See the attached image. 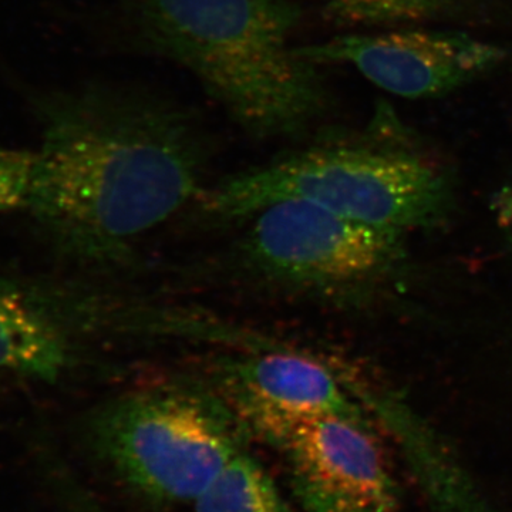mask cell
I'll return each instance as SVG.
<instances>
[{"label": "cell", "mask_w": 512, "mask_h": 512, "mask_svg": "<svg viewBox=\"0 0 512 512\" xmlns=\"http://www.w3.org/2000/svg\"><path fill=\"white\" fill-rule=\"evenodd\" d=\"M35 107L42 146L26 212L60 261L126 264L208 187L204 141L167 104L89 89L43 96Z\"/></svg>", "instance_id": "1"}, {"label": "cell", "mask_w": 512, "mask_h": 512, "mask_svg": "<svg viewBox=\"0 0 512 512\" xmlns=\"http://www.w3.org/2000/svg\"><path fill=\"white\" fill-rule=\"evenodd\" d=\"M141 28L161 53L201 80L259 136L295 133L323 106L313 63L292 46V0H136Z\"/></svg>", "instance_id": "2"}, {"label": "cell", "mask_w": 512, "mask_h": 512, "mask_svg": "<svg viewBox=\"0 0 512 512\" xmlns=\"http://www.w3.org/2000/svg\"><path fill=\"white\" fill-rule=\"evenodd\" d=\"M281 201H305L369 227H434L453 204L450 183L420 158L365 147L301 151L208 185L195 202L211 224H241Z\"/></svg>", "instance_id": "3"}, {"label": "cell", "mask_w": 512, "mask_h": 512, "mask_svg": "<svg viewBox=\"0 0 512 512\" xmlns=\"http://www.w3.org/2000/svg\"><path fill=\"white\" fill-rule=\"evenodd\" d=\"M93 456L160 504H194L248 433L214 387L171 382L107 400L83 421Z\"/></svg>", "instance_id": "4"}, {"label": "cell", "mask_w": 512, "mask_h": 512, "mask_svg": "<svg viewBox=\"0 0 512 512\" xmlns=\"http://www.w3.org/2000/svg\"><path fill=\"white\" fill-rule=\"evenodd\" d=\"M239 268L286 292L323 293L362 284L394 261L399 232L369 227L305 201H281L247 220Z\"/></svg>", "instance_id": "5"}, {"label": "cell", "mask_w": 512, "mask_h": 512, "mask_svg": "<svg viewBox=\"0 0 512 512\" xmlns=\"http://www.w3.org/2000/svg\"><path fill=\"white\" fill-rule=\"evenodd\" d=\"M211 386L248 436L278 448L296 427L323 416L365 420L328 367L302 353L262 352L224 357Z\"/></svg>", "instance_id": "6"}, {"label": "cell", "mask_w": 512, "mask_h": 512, "mask_svg": "<svg viewBox=\"0 0 512 512\" xmlns=\"http://www.w3.org/2000/svg\"><path fill=\"white\" fill-rule=\"evenodd\" d=\"M312 63H345L386 92L426 99L453 92L503 62L501 47L464 33L406 30L298 47Z\"/></svg>", "instance_id": "7"}, {"label": "cell", "mask_w": 512, "mask_h": 512, "mask_svg": "<svg viewBox=\"0 0 512 512\" xmlns=\"http://www.w3.org/2000/svg\"><path fill=\"white\" fill-rule=\"evenodd\" d=\"M278 448L306 511L396 510V484L366 420L318 417L296 427Z\"/></svg>", "instance_id": "8"}, {"label": "cell", "mask_w": 512, "mask_h": 512, "mask_svg": "<svg viewBox=\"0 0 512 512\" xmlns=\"http://www.w3.org/2000/svg\"><path fill=\"white\" fill-rule=\"evenodd\" d=\"M92 308L69 284L0 274V380L59 382L76 366Z\"/></svg>", "instance_id": "9"}, {"label": "cell", "mask_w": 512, "mask_h": 512, "mask_svg": "<svg viewBox=\"0 0 512 512\" xmlns=\"http://www.w3.org/2000/svg\"><path fill=\"white\" fill-rule=\"evenodd\" d=\"M194 507L195 512H298L247 448L229 461Z\"/></svg>", "instance_id": "10"}, {"label": "cell", "mask_w": 512, "mask_h": 512, "mask_svg": "<svg viewBox=\"0 0 512 512\" xmlns=\"http://www.w3.org/2000/svg\"><path fill=\"white\" fill-rule=\"evenodd\" d=\"M461 0H330L340 18L359 23L419 22L453 12Z\"/></svg>", "instance_id": "11"}, {"label": "cell", "mask_w": 512, "mask_h": 512, "mask_svg": "<svg viewBox=\"0 0 512 512\" xmlns=\"http://www.w3.org/2000/svg\"><path fill=\"white\" fill-rule=\"evenodd\" d=\"M36 151L0 147V214L26 211L35 178Z\"/></svg>", "instance_id": "12"}, {"label": "cell", "mask_w": 512, "mask_h": 512, "mask_svg": "<svg viewBox=\"0 0 512 512\" xmlns=\"http://www.w3.org/2000/svg\"><path fill=\"white\" fill-rule=\"evenodd\" d=\"M491 210L498 227L512 244V183L505 185L494 195Z\"/></svg>", "instance_id": "13"}]
</instances>
